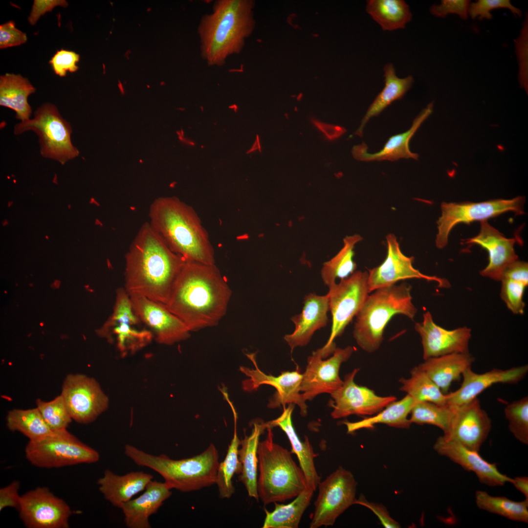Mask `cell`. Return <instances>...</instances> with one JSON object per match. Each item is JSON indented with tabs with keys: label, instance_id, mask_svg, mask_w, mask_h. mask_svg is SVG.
I'll use <instances>...</instances> for the list:
<instances>
[{
	"label": "cell",
	"instance_id": "1",
	"mask_svg": "<svg viewBox=\"0 0 528 528\" xmlns=\"http://www.w3.org/2000/svg\"><path fill=\"white\" fill-rule=\"evenodd\" d=\"M232 292L215 264L186 260L172 287L167 308L191 331L218 324Z\"/></svg>",
	"mask_w": 528,
	"mask_h": 528
},
{
	"label": "cell",
	"instance_id": "2",
	"mask_svg": "<svg viewBox=\"0 0 528 528\" xmlns=\"http://www.w3.org/2000/svg\"><path fill=\"white\" fill-rule=\"evenodd\" d=\"M173 252L149 222L140 227L125 256V289L166 304L185 261Z\"/></svg>",
	"mask_w": 528,
	"mask_h": 528
},
{
	"label": "cell",
	"instance_id": "3",
	"mask_svg": "<svg viewBox=\"0 0 528 528\" xmlns=\"http://www.w3.org/2000/svg\"><path fill=\"white\" fill-rule=\"evenodd\" d=\"M149 223L169 248L185 259L215 264L214 250L194 210L176 197L151 204Z\"/></svg>",
	"mask_w": 528,
	"mask_h": 528
},
{
	"label": "cell",
	"instance_id": "4",
	"mask_svg": "<svg viewBox=\"0 0 528 528\" xmlns=\"http://www.w3.org/2000/svg\"><path fill=\"white\" fill-rule=\"evenodd\" d=\"M251 4L245 0H219L199 26L202 58L209 66L222 65L239 53L251 25Z\"/></svg>",
	"mask_w": 528,
	"mask_h": 528
},
{
	"label": "cell",
	"instance_id": "5",
	"mask_svg": "<svg viewBox=\"0 0 528 528\" xmlns=\"http://www.w3.org/2000/svg\"><path fill=\"white\" fill-rule=\"evenodd\" d=\"M124 453L136 464L160 474L171 489L191 492L216 483L219 455L213 444L198 455L179 460L165 454H150L130 444L125 446Z\"/></svg>",
	"mask_w": 528,
	"mask_h": 528
},
{
	"label": "cell",
	"instance_id": "6",
	"mask_svg": "<svg viewBox=\"0 0 528 528\" xmlns=\"http://www.w3.org/2000/svg\"><path fill=\"white\" fill-rule=\"evenodd\" d=\"M411 286L406 283L377 288L369 294L356 317L353 337L359 347L373 353L380 347L384 330L391 318L402 314L413 320L417 309Z\"/></svg>",
	"mask_w": 528,
	"mask_h": 528
},
{
	"label": "cell",
	"instance_id": "7",
	"mask_svg": "<svg viewBox=\"0 0 528 528\" xmlns=\"http://www.w3.org/2000/svg\"><path fill=\"white\" fill-rule=\"evenodd\" d=\"M271 427L258 449L257 492L264 505L296 497L308 487L301 468L291 453L275 443Z\"/></svg>",
	"mask_w": 528,
	"mask_h": 528
},
{
	"label": "cell",
	"instance_id": "8",
	"mask_svg": "<svg viewBox=\"0 0 528 528\" xmlns=\"http://www.w3.org/2000/svg\"><path fill=\"white\" fill-rule=\"evenodd\" d=\"M33 131L39 136L40 153L45 158L65 164L78 156V149L71 141L72 128L53 104L45 103L34 112V116L15 125L14 133L19 135Z\"/></svg>",
	"mask_w": 528,
	"mask_h": 528
},
{
	"label": "cell",
	"instance_id": "9",
	"mask_svg": "<svg viewBox=\"0 0 528 528\" xmlns=\"http://www.w3.org/2000/svg\"><path fill=\"white\" fill-rule=\"evenodd\" d=\"M367 272L355 271L347 278L329 286V309L332 317L330 334L325 345L318 349L324 358L336 349L334 340L340 336L355 317L370 293Z\"/></svg>",
	"mask_w": 528,
	"mask_h": 528
},
{
	"label": "cell",
	"instance_id": "10",
	"mask_svg": "<svg viewBox=\"0 0 528 528\" xmlns=\"http://www.w3.org/2000/svg\"><path fill=\"white\" fill-rule=\"evenodd\" d=\"M25 457L33 465L41 468H58L99 461L98 452L83 443L66 429L53 431L37 440L29 441L25 448Z\"/></svg>",
	"mask_w": 528,
	"mask_h": 528
},
{
	"label": "cell",
	"instance_id": "11",
	"mask_svg": "<svg viewBox=\"0 0 528 528\" xmlns=\"http://www.w3.org/2000/svg\"><path fill=\"white\" fill-rule=\"evenodd\" d=\"M525 201V198L519 196L510 199H496L479 202H442L441 215L437 222L436 246L443 248L447 245L450 231L459 223L487 220L507 212L517 215L523 214Z\"/></svg>",
	"mask_w": 528,
	"mask_h": 528
},
{
	"label": "cell",
	"instance_id": "12",
	"mask_svg": "<svg viewBox=\"0 0 528 528\" xmlns=\"http://www.w3.org/2000/svg\"><path fill=\"white\" fill-rule=\"evenodd\" d=\"M356 486L352 472L341 466L320 482L309 528L333 526L339 516L356 504Z\"/></svg>",
	"mask_w": 528,
	"mask_h": 528
},
{
	"label": "cell",
	"instance_id": "13",
	"mask_svg": "<svg viewBox=\"0 0 528 528\" xmlns=\"http://www.w3.org/2000/svg\"><path fill=\"white\" fill-rule=\"evenodd\" d=\"M141 323L129 293L125 288H119L116 291L113 313L98 333L109 340L114 336L119 351L124 355L139 350L152 340V332L141 328Z\"/></svg>",
	"mask_w": 528,
	"mask_h": 528
},
{
	"label": "cell",
	"instance_id": "14",
	"mask_svg": "<svg viewBox=\"0 0 528 528\" xmlns=\"http://www.w3.org/2000/svg\"><path fill=\"white\" fill-rule=\"evenodd\" d=\"M61 396L72 419L78 423L93 422L108 408L109 400L98 382L83 374H69Z\"/></svg>",
	"mask_w": 528,
	"mask_h": 528
},
{
	"label": "cell",
	"instance_id": "15",
	"mask_svg": "<svg viewBox=\"0 0 528 528\" xmlns=\"http://www.w3.org/2000/svg\"><path fill=\"white\" fill-rule=\"evenodd\" d=\"M355 350L351 346L336 348L332 355L325 360L318 350L313 352L308 358L301 383L300 391L304 399L311 400L320 394L330 395L338 389L343 382L339 374L340 366Z\"/></svg>",
	"mask_w": 528,
	"mask_h": 528
},
{
	"label": "cell",
	"instance_id": "16",
	"mask_svg": "<svg viewBox=\"0 0 528 528\" xmlns=\"http://www.w3.org/2000/svg\"><path fill=\"white\" fill-rule=\"evenodd\" d=\"M19 516L28 528H67L69 506L47 488L38 487L21 496Z\"/></svg>",
	"mask_w": 528,
	"mask_h": 528
},
{
	"label": "cell",
	"instance_id": "17",
	"mask_svg": "<svg viewBox=\"0 0 528 528\" xmlns=\"http://www.w3.org/2000/svg\"><path fill=\"white\" fill-rule=\"evenodd\" d=\"M359 371L355 368L346 374L341 386L330 394L332 400L330 404L333 409L331 416L333 418L352 415H374L397 399L394 396H378L373 390L355 383L354 377Z\"/></svg>",
	"mask_w": 528,
	"mask_h": 528
},
{
	"label": "cell",
	"instance_id": "18",
	"mask_svg": "<svg viewBox=\"0 0 528 528\" xmlns=\"http://www.w3.org/2000/svg\"><path fill=\"white\" fill-rule=\"evenodd\" d=\"M255 369L241 367L240 371L248 378L242 381L243 390L251 392L257 389L261 385H269L275 388L276 391L269 400L268 407L271 408L280 407L286 404H296L300 409L302 416L307 414L306 401L302 396L300 386L303 374L299 368L293 371H285L278 376L267 374L258 367L255 354H247Z\"/></svg>",
	"mask_w": 528,
	"mask_h": 528
},
{
	"label": "cell",
	"instance_id": "19",
	"mask_svg": "<svg viewBox=\"0 0 528 528\" xmlns=\"http://www.w3.org/2000/svg\"><path fill=\"white\" fill-rule=\"evenodd\" d=\"M387 255L384 261L377 266L368 271V285L370 293L375 289L396 284L397 282L409 279H424L435 281L440 287H448L450 285L445 279L428 276L421 273L413 265L414 258L407 257L401 251L396 237L392 234L386 236Z\"/></svg>",
	"mask_w": 528,
	"mask_h": 528
},
{
	"label": "cell",
	"instance_id": "20",
	"mask_svg": "<svg viewBox=\"0 0 528 528\" xmlns=\"http://www.w3.org/2000/svg\"><path fill=\"white\" fill-rule=\"evenodd\" d=\"M129 295L136 313L152 330L158 343L171 345L190 336L187 326L164 304L137 294Z\"/></svg>",
	"mask_w": 528,
	"mask_h": 528
},
{
	"label": "cell",
	"instance_id": "21",
	"mask_svg": "<svg viewBox=\"0 0 528 528\" xmlns=\"http://www.w3.org/2000/svg\"><path fill=\"white\" fill-rule=\"evenodd\" d=\"M422 346L423 358L426 360L453 353L469 352L471 330L466 327L446 330L434 323L429 311L423 315V320L415 324Z\"/></svg>",
	"mask_w": 528,
	"mask_h": 528
},
{
	"label": "cell",
	"instance_id": "22",
	"mask_svg": "<svg viewBox=\"0 0 528 528\" xmlns=\"http://www.w3.org/2000/svg\"><path fill=\"white\" fill-rule=\"evenodd\" d=\"M491 427L490 418L482 408L479 399L476 398L467 403L457 406L450 430L443 436L467 448L479 452Z\"/></svg>",
	"mask_w": 528,
	"mask_h": 528
},
{
	"label": "cell",
	"instance_id": "23",
	"mask_svg": "<svg viewBox=\"0 0 528 528\" xmlns=\"http://www.w3.org/2000/svg\"><path fill=\"white\" fill-rule=\"evenodd\" d=\"M433 448L438 454L447 457L465 470L474 472L482 484L500 486L511 481V478L499 471L496 463L485 460L479 452L467 448L443 435L437 439Z\"/></svg>",
	"mask_w": 528,
	"mask_h": 528
},
{
	"label": "cell",
	"instance_id": "24",
	"mask_svg": "<svg viewBox=\"0 0 528 528\" xmlns=\"http://www.w3.org/2000/svg\"><path fill=\"white\" fill-rule=\"evenodd\" d=\"M528 372L525 365L506 370L494 368L483 374H477L471 367L462 373V382L454 392L446 394L447 403L456 406L467 403L493 385L503 383L515 384L523 379Z\"/></svg>",
	"mask_w": 528,
	"mask_h": 528
},
{
	"label": "cell",
	"instance_id": "25",
	"mask_svg": "<svg viewBox=\"0 0 528 528\" xmlns=\"http://www.w3.org/2000/svg\"><path fill=\"white\" fill-rule=\"evenodd\" d=\"M515 240L506 238L487 220L481 221L479 234L466 240V243L476 244L485 249L489 254L488 265L480 272L483 276L501 281L505 269L518 257L514 245Z\"/></svg>",
	"mask_w": 528,
	"mask_h": 528
},
{
	"label": "cell",
	"instance_id": "26",
	"mask_svg": "<svg viewBox=\"0 0 528 528\" xmlns=\"http://www.w3.org/2000/svg\"><path fill=\"white\" fill-rule=\"evenodd\" d=\"M329 297L310 293L304 297L302 312L291 320L295 325L293 332L284 336L291 352L298 347L307 345L317 330L325 327L328 322Z\"/></svg>",
	"mask_w": 528,
	"mask_h": 528
},
{
	"label": "cell",
	"instance_id": "27",
	"mask_svg": "<svg viewBox=\"0 0 528 528\" xmlns=\"http://www.w3.org/2000/svg\"><path fill=\"white\" fill-rule=\"evenodd\" d=\"M433 103H431L416 117L411 128L406 132L390 137L379 151L371 154L368 152V147L364 143L354 145L352 150L353 157L363 161L390 160L400 158H413L418 160V155L409 149V142L422 123L431 114Z\"/></svg>",
	"mask_w": 528,
	"mask_h": 528
},
{
	"label": "cell",
	"instance_id": "28",
	"mask_svg": "<svg viewBox=\"0 0 528 528\" xmlns=\"http://www.w3.org/2000/svg\"><path fill=\"white\" fill-rule=\"evenodd\" d=\"M171 490L164 482L152 480L142 494L121 506L126 526L129 528H150L149 517L172 495Z\"/></svg>",
	"mask_w": 528,
	"mask_h": 528
},
{
	"label": "cell",
	"instance_id": "29",
	"mask_svg": "<svg viewBox=\"0 0 528 528\" xmlns=\"http://www.w3.org/2000/svg\"><path fill=\"white\" fill-rule=\"evenodd\" d=\"M153 479L152 475L142 471L119 475L107 469L97 481V484L105 499L114 507L121 508L135 495L144 490Z\"/></svg>",
	"mask_w": 528,
	"mask_h": 528
},
{
	"label": "cell",
	"instance_id": "30",
	"mask_svg": "<svg viewBox=\"0 0 528 528\" xmlns=\"http://www.w3.org/2000/svg\"><path fill=\"white\" fill-rule=\"evenodd\" d=\"M282 414L277 418L267 422L268 427H280L286 435L291 445L292 451L298 459L300 467L305 476L308 487L315 491L320 477L318 475L314 464V454L313 448L307 436L304 441L300 440L296 433L292 422V414L294 405L288 404L287 407L283 406Z\"/></svg>",
	"mask_w": 528,
	"mask_h": 528
},
{
	"label": "cell",
	"instance_id": "31",
	"mask_svg": "<svg viewBox=\"0 0 528 528\" xmlns=\"http://www.w3.org/2000/svg\"><path fill=\"white\" fill-rule=\"evenodd\" d=\"M474 361L475 358L469 352L453 353L428 358L418 366L446 394L452 383L459 380Z\"/></svg>",
	"mask_w": 528,
	"mask_h": 528
},
{
	"label": "cell",
	"instance_id": "32",
	"mask_svg": "<svg viewBox=\"0 0 528 528\" xmlns=\"http://www.w3.org/2000/svg\"><path fill=\"white\" fill-rule=\"evenodd\" d=\"M251 434L241 440L239 450L241 471L239 480L244 485L249 497L259 501L257 492L258 449L260 436L268 426L267 423L254 422Z\"/></svg>",
	"mask_w": 528,
	"mask_h": 528
},
{
	"label": "cell",
	"instance_id": "33",
	"mask_svg": "<svg viewBox=\"0 0 528 528\" xmlns=\"http://www.w3.org/2000/svg\"><path fill=\"white\" fill-rule=\"evenodd\" d=\"M383 70L384 87L369 107L360 126L355 132L354 134L359 136H362L364 128L371 118L378 116L395 101L401 99L414 83L412 76L404 78L398 77L392 63L386 64Z\"/></svg>",
	"mask_w": 528,
	"mask_h": 528
},
{
	"label": "cell",
	"instance_id": "34",
	"mask_svg": "<svg viewBox=\"0 0 528 528\" xmlns=\"http://www.w3.org/2000/svg\"><path fill=\"white\" fill-rule=\"evenodd\" d=\"M36 89L29 80L20 75L6 73L0 77V105L15 111L17 119H30L32 110L27 101Z\"/></svg>",
	"mask_w": 528,
	"mask_h": 528
},
{
	"label": "cell",
	"instance_id": "35",
	"mask_svg": "<svg viewBox=\"0 0 528 528\" xmlns=\"http://www.w3.org/2000/svg\"><path fill=\"white\" fill-rule=\"evenodd\" d=\"M416 402L413 398L406 395L400 400L390 403L375 416L356 422H344V424L347 426L348 433L361 429H372L377 424L407 429L412 424L408 416Z\"/></svg>",
	"mask_w": 528,
	"mask_h": 528
},
{
	"label": "cell",
	"instance_id": "36",
	"mask_svg": "<svg viewBox=\"0 0 528 528\" xmlns=\"http://www.w3.org/2000/svg\"><path fill=\"white\" fill-rule=\"evenodd\" d=\"M366 11L384 31L404 28L412 18L408 5L403 0H369Z\"/></svg>",
	"mask_w": 528,
	"mask_h": 528
},
{
	"label": "cell",
	"instance_id": "37",
	"mask_svg": "<svg viewBox=\"0 0 528 528\" xmlns=\"http://www.w3.org/2000/svg\"><path fill=\"white\" fill-rule=\"evenodd\" d=\"M314 491L308 487L291 503H274V509L270 512L264 508L265 517L263 528H297L303 514L308 506Z\"/></svg>",
	"mask_w": 528,
	"mask_h": 528
},
{
	"label": "cell",
	"instance_id": "38",
	"mask_svg": "<svg viewBox=\"0 0 528 528\" xmlns=\"http://www.w3.org/2000/svg\"><path fill=\"white\" fill-rule=\"evenodd\" d=\"M363 239L358 234L347 236L343 240L341 250L330 260L324 263L321 276L324 283L328 287L336 283L337 279L347 278L356 269L353 260L355 244Z\"/></svg>",
	"mask_w": 528,
	"mask_h": 528
},
{
	"label": "cell",
	"instance_id": "39",
	"mask_svg": "<svg viewBox=\"0 0 528 528\" xmlns=\"http://www.w3.org/2000/svg\"><path fill=\"white\" fill-rule=\"evenodd\" d=\"M231 407L234 416V430L233 438L228 446L227 454L223 462L220 463L216 483L220 496L221 498H230L235 492L232 478L235 474H240L241 464L239 460V450L241 440L237 432V414L229 398L227 399Z\"/></svg>",
	"mask_w": 528,
	"mask_h": 528
},
{
	"label": "cell",
	"instance_id": "40",
	"mask_svg": "<svg viewBox=\"0 0 528 528\" xmlns=\"http://www.w3.org/2000/svg\"><path fill=\"white\" fill-rule=\"evenodd\" d=\"M457 406L448 403L439 405L427 401L416 402L410 412L411 423L438 427L447 435L450 431Z\"/></svg>",
	"mask_w": 528,
	"mask_h": 528
},
{
	"label": "cell",
	"instance_id": "41",
	"mask_svg": "<svg viewBox=\"0 0 528 528\" xmlns=\"http://www.w3.org/2000/svg\"><path fill=\"white\" fill-rule=\"evenodd\" d=\"M475 502L481 509L513 521L528 523V499L512 501L504 496H493L484 491L475 492Z\"/></svg>",
	"mask_w": 528,
	"mask_h": 528
},
{
	"label": "cell",
	"instance_id": "42",
	"mask_svg": "<svg viewBox=\"0 0 528 528\" xmlns=\"http://www.w3.org/2000/svg\"><path fill=\"white\" fill-rule=\"evenodd\" d=\"M400 390L407 393L416 402L427 401L439 405L447 403L446 394H443L435 383L418 366L413 368L410 376L399 379Z\"/></svg>",
	"mask_w": 528,
	"mask_h": 528
},
{
	"label": "cell",
	"instance_id": "43",
	"mask_svg": "<svg viewBox=\"0 0 528 528\" xmlns=\"http://www.w3.org/2000/svg\"><path fill=\"white\" fill-rule=\"evenodd\" d=\"M6 426L11 431H18L29 441L42 439L53 431L46 424L38 408L13 409L6 416Z\"/></svg>",
	"mask_w": 528,
	"mask_h": 528
},
{
	"label": "cell",
	"instance_id": "44",
	"mask_svg": "<svg viewBox=\"0 0 528 528\" xmlns=\"http://www.w3.org/2000/svg\"><path fill=\"white\" fill-rule=\"evenodd\" d=\"M508 429L521 443L528 444V396L513 401L504 409Z\"/></svg>",
	"mask_w": 528,
	"mask_h": 528
},
{
	"label": "cell",
	"instance_id": "45",
	"mask_svg": "<svg viewBox=\"0 0 528 528\" xmlns=\"http://www.w3.org/2000/svg\"><path fill=\"white\" fill-rule=\"evenodd\" d=\"M37 408L53 431L66 429L72 420L61 395L49 401L38 399Z\"/></svg>",
	"mask_w": 528,
	"mask_h": 528
},
{
	"label": "cell",
	"instance_id": "46",
	"mask_svg": "<svg viewBox=\"0 0 528 528\" xmlns=\"http://www.w3.org/2000/svg\"><path fill=\"white\" fill-rule=\"evenodd\" d=\"M501 297L508 308L513 313L522 314L524 311V291L528 284L507 277L501 279Z\"/></svg>",
	"mask_w": 528,
	"mask_h": 528
},
{
	"label": "cell",
	"instance_id": "47",
	"mask_svg": "<svg viewBox=\"0 0 528 528\" xmlns=\"http://www.w3.org/2000/svg\"><path fill=\"white\" fill-rule=\"evenodd\" d=\"M514 46L518 63V78L520 86L528 91V14L525 19L518 37L514 40Z\"/></svg>",
	"mask_w": 528,
	"mask_h": 528
},
{
	"label": "cell",
	"instance_id": "48",
	"mask_svg": "<svg viewBox=\"0 0 528 528\" xmlns=\"http://www.w3.org/2000/svg\"><path fill=\"white\" fill-rule=\"evenodd\" d=\"M499 8L509 9L515 17L521 18L522 15L521 9L513 5L509 0H479L470 2L468 16L472 19L491 20L493 18L491 11Z\"/></svg>",
	"mask_w": 528,
	"mask_h": 528
},
{
	"label": "cell",
	"instance_id": "49",
	"mask_svg": "<svg viewBox=\"0 0 528 528\" xmlns=\"http://www.w3.org/2000/svg\"><path fill=\"white\" fill-rule=\"evenodd\" d=\"M79 59L80 55L76 52L61 49L56 52L49 63L56 75L65 77L67 71L72 73L78 69L77 63Z\"/></svg>",
	"mask_w": 528,
	"mask_h": 528
},
{
	"label": "cell",
	"instance_id": "50",
	"mask_svg": "<svg viewBox=\"0 0 528 528\" xmlns=\"http://www.w3.org/2000/svg\"><path fill=\"white\" fill-rule=\"evenodd\" d=\"M470 2L468 0H442L440 4L432 5L429 10L431 14L437 17L444 18L448 14H454L466 20Z\"/></svg>",
	"mask_w": 528,
	"mask_h": 528
},
{
	"label": "cell",
	"instance_id": "51",
	"mask_svg": "<svg viewBox=\"0 0 528 528\" xmlns=\"http://www.w3.org/2000/svg\"><path fill=\"white\" fill-rule=\"evenodd\" d=\"M26 34L17 29L14 21H10L0 25V48L16 46L25 43Z\"/></svg>",
	"mask_w": 528,
	"mask_h": 528
},
{
	"label": "cell",
	"instance_id": "52",
	"mask_svg": "<svg viewBox=\"0 0 528 528\" xmlns=\"http://www.w3.org/2000/svg\"><path fill=\"white\" fill-rule=\"evenodd\" d=\"M68 4L65 0H34L28 17L30 24L34 25L40 18L57 6L66 7Z\"/></svg>",
	"mask_w": 528,
	"mask_h": 528
},
{
	"label": "cell",
	"instance_id": "53",
	"mask_svg": "<svg viewBox=\"0 0 528 528\" xmlns=\"http://www.w3.org/2000/svg\"><path fill=\"white\" fill-rule=\"evenodd\" d=\"M356 504L363 506L371 510L376 515L385 528L400 527L399 524L391 517L386 508L382 505L369 502L362 496L357 499Z\"/></svg>",
	"mask_w": 528,
	"mask_h": 528
},
{
	"label": "cell",
	"instance_id": "54",
	"mask_svg": "<svg viewBox=\"0 0 528 528\" xmlns=\"http://www.w3.org/2000/svg\"><path fill=\"white\" fill-rule=\"evenodd\" d=\"M20 483L14 481L0 489V511L5 507L19 509L21 496L19 495Z\"/></svg>",
	"mask_w": 528,
	"mask_h": 528
},
{
	"label": "cell",
	"instance_id": "55",
	"mask_svg": "<svg viewBox=\"0 0 528 528\" xmlns=\"http://www.w3.org/2000/svg\"><path fill=\"white\" fill-rule=\"evenodd\" d=\"M310 121L319 131L324 133L326 138L330 141L338 138L346 132L344 127L325 123L314 118H311Z\"/></svg>",
	"mask_w": 528,
	"mask_h": 528
},
{
	"label": "cell",
	"instance_id": "56",
	"mask_svg": "<svg viewBox=\"0 0 528 528\" xmlns=\"http://www.w3.org/2000/svg\"><path fill=\"white\" fill-rule=\"evenodd\" d=\"M514 487L528 499V478L527 476H518L511 478L510 482Z\"/></svg>",
	"mask_w": 528,
	"mask_h": 528
},
{
	"label": "cell",
	"instance_id": "57",
	"mask_svg": "<svg viewBox=\"0 0 528 528\" xmlns=\"http://www.w3.org/2000/svg\"><path fill=\"white\" fill-rule=\"evenodd\" d=\"M12 203V202H9V203H8V207H10Z\"/></svg>",
	"mask_w": 528,
	"mask_h": 528
},
{
	"label": "cell",
	"instance_id": "58",
	"mask_svg": "<svg viewBox=\"0 0 528 528\" xmlns=\"http://www.w3.org/2000/svg\"><path fill=\"white\" fill-rule=\"evenodd\" d=\"M46 239H48V237H47V236H46Z\"/></svg>",
	"mask_w": 528,
	"mask_h": 528
}]
</instances>
